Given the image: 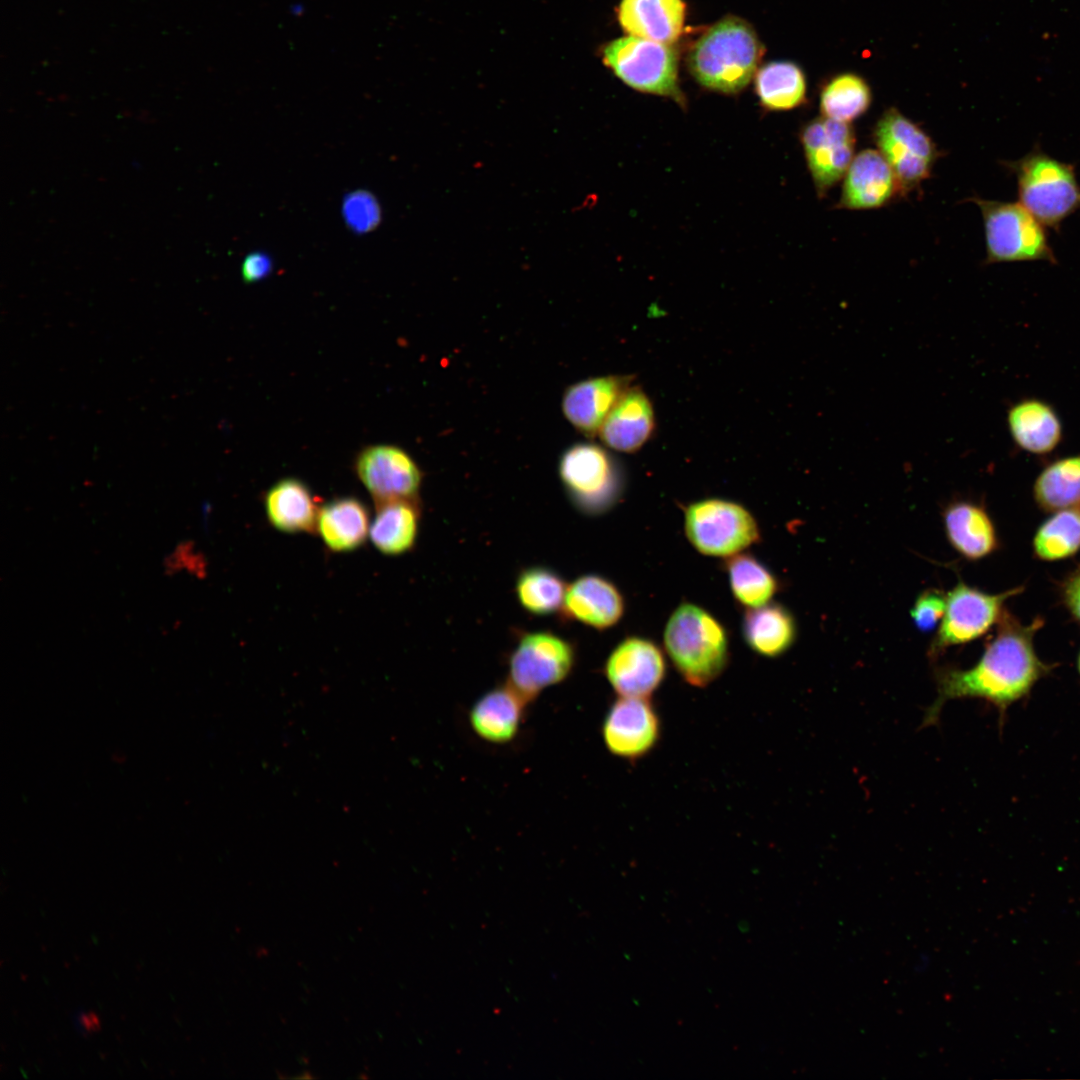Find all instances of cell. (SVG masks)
Returning <instances> with one entry per match:
<instances>
[{"instance_id": "25", "label": "cell", "mask_w": 1080, "mask_h": 1080, "mask_svg": "<svg viewBox=\"0 0 1080 1080\" xmlns=\"http://www.w3.org/2000/svg\"><path fill=\"white\" fill-rule=\"evenodd\" d=\"M370 525L366 505L355 497H342L319 508L316 530L329 550L350 552L366 542Z\"/></svg>"}, {"instance_id": "24", "label": "cell", "mask_w": 1080, "mask_h": 1080, "mask_svg": "<svg viewBox=\"0 0 1080 1080\" xmlns=\"http://www.w3.org/2000/svg\"><path fill=\"white\" fill-rule=\"evenodd\" d=\"M376 505L369 538L378 551L397 556L410 551L417 540L421 506L418 498L387 500Z\"/></svg>"}, {"instance_id": "32", "label": "cell", "mask_w": 1080, "mask_h": 1080, "mask_svg": "<svg viewBox=\"0 0 1080 1080\" xmlns=\"http://www.w3.org/2000/svg\"><path fill=\"white\" fill-rule=\"evenodd\" d=\"M726 568L732 593L743 606L750 609L766 605L775 595L776 578L753 556L735 554L726 562Z\"/></svg>"}, {"instance_id": "9", "label": "cell", "mask_w": 1080, "mask_h": 1080, "mask_svg": "<svg viewBox=\"0 0 1080 1080\" xmlns=\"http://www.w3.org/2000/svg\"><path fill=\"white\" fill-rule=\"evenodd\" d=\"M689 542L704 555L731 557L760 539L752 514L738 503L705 499L690 504L684 514Z\"/></svg>"}, {"instance_id": "2", "label": "cell", "mask_w": 1080, "mask_h": 1080, "mask_svg": "<svg viewBox=\"0 0 1080 1080\" xmlns=\"http://www.w3.org/2000/svg\"><path fill=\"white\" fill-rule=\"evenodd\" d=\"M764 47L752 26L727 16L707 29L692 46L688 66L696 81L712 91L736 94L757 72Z\"/></svg>"}, {"instance_id": "20", "label": "cell", "mask_w": 1080, "mask_h": 1080, "mask_svg": "<svg viewBox=\"0 0 1080 1080\" xmlns=\"http://www.w3.org/2000/svg\"><path fill=\"white\" fill-rule=\"evenodd\" d=\"M652 404L637 386H629L605 419L599 436L609 448L632 453L640 449L654 431Z\"/></svg>"}, {"instance_id": "18", "label": "cell", "mask_w": 1080, "mask_h": 1080, "mask_svg": "<svg viewBox=\"0 0 1080 1080\" xmlns=\"http://www.w3.org/2000/svg\"><path fill=\"white\" fill-rule=\"evenodd\" d=\"M630 378L603 376L589 378L569 386L562 397V411L579 432L594 436L599 433L608 414L624 391Z\"/></svg>"}, {"instance_id": "22", "label": "cell", "mask_w": 1080, "mask_h": 1080, "mask_svg": "<svg viewBox=\"0 0 1080 1080\" xmlns=\"http://www.w3.org/2000/svg\"><path fill=\"white\" fill-rule=\"evenodd\" d=\"M319 508L309 487L296 478L281 479L264 495L269 523L285 533H314Z\"/></svg>"}, {"instance_id": "36", "label": "cell", "mask_w": 1080, "mask_h": 1080, "mask_svg": "<svg viewBox=\"0 0 1080 1080\" xmlns=\"http://www.w3.org/2000/svg\"><path fill=\"white\" fill-rule=\"evenodd\" d=\"M272 270V261L264 253L255 252L248 255L242 264V277L246 282H254L265 278Z\"/></svg>"}, {"instance_id": "12", "label": "cell", "mask_w": 1080, "mask_h": 1080, "mask_svg": "<svg viewBox=\"0 0 1080 1080\" xmlns=\"http://www.w3.org/2000/svg\"><path fill=\"white\" fill-rule=\"evenodd\" d=\"M800 142L816 194L823 198L844 177L855 156L854 128L821 116L801 128Z\"/></svg>"}, {"instance_id": "15", "label": "cell", "mask_w": 1080, "mask_h": 1080, "mask_svg": "<svg viewBox=\"0 0 1080 1080\" xmlns=\"http://www.w3.org/2000/svg\"><path fill=\"white\" fill-rule=\"evenodd\" d=\"M604 673L618 696L649 698L665 679L666 662L655 643L633 636L609 654Z\"/></svg>"}, {"instance_id": "16", "label": "cell", "mask_w": 1080, "mask_h": 1080, "mask_svg": "<svg viewBox=\"0 0 1080 1080\" xmlns=\"http://www.w3.org/2000/svg\"><path fill=\"white\" fill-rule=\"evenodd\" d=\"M904 196L901 185L883 155L875 149L856 154L844 177L837 208L869 210Z\"/></svg>"}, {"instance_id": "30", "label": "cell", "mask_w": 1080, "mask_h": 1080, "mask_svg": "<svg viewBox=\"0 0 1080 1080\" xmlns=\"http://www.w3.org/2000/svg\"><path fill=\"white\" fill-rule=\"evenodd\" d=\"M567 587L563 577L555 570L532 566L518 574L515 594L527 613L548 616L561 611Z\"/></svg>"}, {"instance_id": "26", "label": "cell", "mask_w": 1080, "mask_h": 1080, "mask_svg": "<svg viewBox=\"0 0 1080 1080\" xmlns=\"http://www.w3.org/2000/svg\"><path fill=\"white\" fill-rule=\"evenodd\" d=\"M1008 427L1015 443L1034 454L1054 450L1062 438L1061 421L1046 402L1027 399L1008 411Z\"/></svg>"}, {"instance_id": "8", "label": "cell", "mask_w": 1080, "mask_h": 1080, "mask_svg": "<svg viewBox=\"0 0 1080 1080\" xmlns=\"http://www.w3.org/2000/svg\"><path fill=\"white\" fill-rule=\"evenodd\" d=\"M559 476L571 503L586 515L610 510L622 493V477L608 452L593 443H577L560 457Z\"/></svg>"}, {"instance_id": "7", "label": "cell", "mask_w": 1080, "mask_h": 1080, "mask_svg": "<svg viewBox=\"0 0 1080 1080\" xmlns=\"http://www.w3.org/2000/svg\"><path fill=\"white\" fill-rule=\"evenodd\" d=\"M576 664L572 642L550 631L523 634L509 655L507 684L528 704L566 680Z\"/></svg>"}, {"instance_id": "31", "label": "cell", "mask_w": 1080, "mask_h": 1080, "mask_svg": "<svg viewBox=\"0 0 1080 1080\" xmlns=\"http://www.w3.org/2000/svg\"><path fill=\"white\" fill-rule=\"evenodd\" d=\"M872 92L867 81L855 73H842L829 79L821 88V116L851 123L867 112Z\"/></svg>"}, {"instance_id": "11", "label": "cell", "mask_w": 1080, "mask_h": 1080, "mask_svg": "<svg viewBox=\"0 0 1080 1080\" xmlns=\"http://www.w3.org/2000/svg\"><path fill=\"white\" fill-rule=\"evenodd\" d=\"M1022 591L1023 587H1016L993 595L959 582L946 595V609L930 646L931 655L981 637L998 623L1005 601Z\"/></svg>"}, {"instance_id": "3", "label": "cell", "mask_w": 1080, "mask_h": 1080, "mask_svg": "<svg viewBox=\"0 0 1080 1080\" xmlns=\"http://www.w3.org/2000/svg\"><path fill=\"white\" fill-rule=\"evenodd\" d=\"M665 650L675 669L689 685L704 688L715 681L729 662V642L721 623L703 608L682 603L664 630Z\"/></svg>"}, {"instance_id": "28", "label": "cell", "mask_w": 1080, "mask_h": 1080, "mask_svg": "<svg viewBox=\"0 0 1080 1080\" xmlns=\"http://www.w3.org/2000/svg\"><path fill=\"white\" fill-rule=\"evenodd\" d=\"M755 91L764 109L788 111L806 102V77L793 62L773 61L756 72Z\"/></svg>"}, {"instance_id": "13", "label": "cell", "mask_w": 1080, "mask_h": 1080, "mask_svg": "<svg viewBox=\"0 0 1080 1080\" xmlns=\"http://www.w3.org/2000/svg\"><path fill=\"white\" fill-rule=\"evenodd\" d=\"M601 735L611 754L633 762L655 749L661 720L649 698L618 696L603 719Z\"/></svg>"}, {"instance_id": "37", "label": "cell", "mask_w": 1080, "mask_h": 1080, "mask_svg": "<svg viewBox=\"0 0 1080 1080\" xmlns=\"http://www.w3.org/2000/svg\"><path fill=\"white\" fill-rule=\"evenodd\" d=\"M1064 605L1080 624V569L1066 578L1061 589Z\"/></svg>"}, {"instance_id": "10", "label": "cell", "mask_w": 1080, "mask_h": 1080, "mask_svg": "<svg viewBox=\"0 0 1080 1080\" xmlns=\"http://www.w3.org/2000/svg\"><path fill=\"white\" fill-rule=\"evenodd\" d=\"M873 141L896 175L904 195L931 175L939 151L932 138L897 108L884 111L873 128Z\"/></svg>"}, {"instance_id": "6", "label": "cell", "mask_w": 1080, "mask_h": 1080, "mask_svg": "<svg viewBox=\"0 0 1080 1080\" xmlns=\"http://www.w3.org/2000/svg\"><path fill=\"white\" fill-rule=\"evenodd\" d=\"M603 61L628 86L685 104L678 83L677 53L669 44L625 36L606 45Z\"/></svg>"}, {"instance_id": "21", "label": "cell", "mask_w": 1080, "mask_h": 1080, "mask_svg": "<svg viewBox=\"0 0 1080 1080\" xmlns=\"http://www.w3.org/2000/svg\"><path fill=\"white\" fill-rule=\"evenodd\" d=\"M685 11L683 0H622L617 14L629 35L670 45L682 34Z\"/></svg>"}, {"instance_id": "29", "label": "cell", "mask_w": 1080, "mask_h": 1080, "mask_svg": "<svg viewBox=\"0 0 1080 1080\" xmlns=\"http://www.w3.org/2000/svg\"><path fill=\"white\" fill-rule=\"evenodd\" d=\"M1033 494L1048 512L1080 507V455L1049 464L1037 477Z\"/></svg>"}, {"instance_id": "5", "label": "cell", "mask_w": 1080, "mask_h": 1080, "mask_svg": "<svg viewBox=\"0 0 1080 1080\" xmlns=\"http://www.w3.org/2000/svg\"><path fill=\"white\" fill-rule=\"evenodd\" d=\"M975 202L983 217L986 264L1046 260L1055 263L1043 224L1021 203L985 200Z\"/></svg>"}, {"instance_id": "38", "label": "cell", "mask_w": 1080, "mask_h": 1080, "mask_svg": "<svg viewBox=\"0 0 1080 1080\" xmlns=\"http://www.w3.org/2000/svg\"><path fill=\"white\" fill-rule=\"evenodd\" d=\"M76 1024L79 1027L81 1033L90 1035L98 1032L101 1029V1022L98 1015L92 1011L81 1012L76 1018Z\"/></svg>"}, {"instance_id": "17", "label": "cell", "mask_w": 1080, "mask_h": 1080, "mask_svg": "<svg viewBox=\"0 0 1080 1080\" xmlns=\"http://www.w3.org/2000/svg\"><path fill=\"white\" fill-rule=\"evenodd\" d=\"M624 608L623 596L612 582L586 574L568 584L560 613L567 621L605 630L619 622Z\"/></svg>"}, {"instance_id": "35", "label": "cell", "mask_w": 1080, "mask_h": 1080, "mask_svg": "<svg viewBox=\"0 0 1080 1080\" xmlns=\"http://www.w3.org/2000/svg\"><path fill=\"white\" fill-rule=\"evenodd\" d=\"M946 609V596L937 589L922 592L911 609V618L922 632L933 630L941 622Z\"/></svg>"}, {"instance_id": "34", "label": "cell", "mask_w": 1080, "mask_h": 1080, "mask_svg": "<svg viewBox=\"0 0 1080 1080\" xmlns=\"http://www.w3.org/2000/svg\"><path fill=\"white\" fill-rule=\"evenodd\" d=\"M343 216L346 224L357 233L373 230L381 218L380 207L376 199L368 192L350 193L343 202Z\"/></svg>"}, {"instance_id": "33", "label": "cell", "mask_w": 1080, "mask_h": 1080, "mask_svg": "<svg viewBox=\"0 0 1080 1080\" xmlns=\"http://www.w3.org/2000/svg\"><path fill=\"white\" fill-rule=\"evenodd\" d=\"M1033 549L1045 561L1074 555L1080 549V507L1057 511L1043 522L1035 533Z\"/></svg>"}, {"instance_id": "19", "label": "cell", "mask_w": 1080, "mask_h": 1080, "mask_svg": "<svg viewBox=\"0 0 1080 1080\" xmlns=\"http://www.w3.org/2000/svg\"><path fill=\"white\" fill-rule=\"evenodd\" d=\"M528 703L507 683L488 690L472 705L468 720L483 741L503 745L518 735Z\"/></svg>"}, {"instance_id": "27", "label": "cell", "mask_w": 1080, "mask_h": 1080, "mask_svg": "<svg viewBox=\"0 0 1080 1080\" xmlns=\"http://www.w3.org/2000/svg\"><path fill=\"white\" fill-rule=\"evenodd\" d=\"M743 634L749 647L765 657L785 653L796 637V624L791 613L778 604L750 608L743 620Z\"/></svg>"}, {"instance_id": "1", "label": "cell", "mask_w": 1080, "mask_h": 1080, "mask_svg": "<svg viewBox=\"0 0 1080 1080\" xmlns=\"http://www.w3.org/2000/svg\"><path fill=\"white\" fill-rule=\"evenodd\" d=\"M1043 623L1037 618L1026 625L1004 610L995 637L973 667L938 672L937 697L925 713L923 726L935 723L943 704L951 699H984L1003 714L1011 704L1029 695L1051 669L1040 660L1033 644Z\"/></svg>"}, {"instance_id": "23", "label": "cell", "mask_w": 1080, "mask_h": 1080, "mask_svg": "<svg viewBox=\"0 0 1080 1080\" xmlns=\"http://www.w3.org/2000/svg\"><path fill=\"white\" fill-rule=\"evenodd\" d=\"M943 520L950 544L966 559H982L998 547L995 527L980 505L953 502L945 508Z\"/></svg>"}, {"instance_id": "14", "label": "cell", "mask_w": 1080, "mask_h": 1080, "mask_svg": "<svg viewBox=\"0 0 1080 1080\" xmlns=\"http://www.w3.org/2000/svg\"><path fill=\"white\" fill-rule=\"evenodd\" d=\"M354 469L375 503L418 498L421 470L400 447L389 444L368 446L357 455Z\"/></svg>"}, {"instance_id": "4", "label": "cell", "mask_w": 1080, "mask_h": 1080, "mask_svg": "<svg viewBox=\"0 0 1080 1080\" xmlns=\"http://www.w3.org/2000/svg\"><path fill=\"white\" fill-rule=\"evenodd\" d=\"M1020 203L1042 224L1055 227L1080 204V188L1072 166L1042 152L1010 164Z\"/></svg>"}, {"instance_id": "39", "label": "cell", "mask_w": 1080, "mask_h": 1080, "mask_svg": "<svg viewBox=\"0 0 1080 1080\" xmlns=\"http://www.w3.org/2000/svg\"><path fill=\"white\" fill-rule=\"evenodd\" d=\"M1077 669H1078V673L1080 675V653H1079V656H1078V659H1077Z\"/></svg>"}]
</instances>
